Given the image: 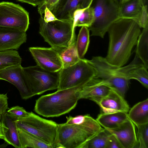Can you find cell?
<instances>
[{
  "label": "cell",
  "instance_id": "1",
  "mask_svg": "<svg viewBox=\"0 0 148 148\" xmlns=\"http://www.w3.org/2000/svg\"><path fill=\"white\" fill-rule=\"evenodd\" d=\"M140 28L135 21L124 18L111 25L107 32L109 41L105 58L108 63L119 67L127 63L133 48L137 44Z\"/></svg>",
  "mask_w": 148,
  "mask_h": 148
},
{
  "label": "cell",
  "instance_id": "2",
  "mask_svg": "<svg viewBox=\"0 0 148 148\" xmlns=\"http://www.w3.org/2000/svg\"><path fill=\"white\" fill-rule=\"evenodd\" d=\"M83 86L57 90L42 96L36 100L34 111L46 117H58L69 113L80 99L79 91Z\"/></svg>",
  "mask_w": 148,
  "mask_h": 148
},
{
  "label": "cell",
  "instance_id": "3",
  "mask_svg": "<svg viewBox=\"0 0 148 148\" xmlns=\"http://www.w3.org/2000/svg\"><path fill=\"white\" fill-rule=\"evenodd\" d=\"M104 128L98 122L91 124H58L56 148H81Z\"/></svg>",
  "mask_w": 148,
  "mask_h": 148
},
{
  "label": "cell",
  "instance_id": "4",
  "mask_svg": "<svg viewBox=\"0 0 148 148\" xmlns=\"http://www.w3.org/2000/svg\"><path fill=\"white\" fill-rule=\"evenodd\" d=\"M38 22L39 33L56 50L68 47L76 40L73 21L58 19L47 23L42 15H40Z\"/></svg>",
  "mask_w": 148,
  "mask_h": 148
},
{
  "label": "cell",
  "instance_id": "5",
  "mask_svg": "<svg viewBox=\"0 0 148 148\" xmlns=\"http://www.w3.org/2000/svg\"><path fill=\"white\" fill-rule=\"evenodd\" d=\"M94 20L88 28L91 36L103 38L111 25L121 18L120 3L116 0H92Z\"/></svg>",
  "mask_w": 148,
  "mask_h": 148
},
{
  "label": "cell",
  "instance_id": "6",
  "mask_svg": "<svg viewBox=\"0 0 148 148\" xmlns=\"http://www.w3.org/2000/svg\"><path fill=\"white\" fill-rule=\"evenodd\" d=\"M17 127L36 136L52 148H56L58 124L33 112L15 120Z\"/></svg>",
  "mask_w": 148,
  "mask_h": 148
},
{
  "label": "cell",
  "instance_id": "7",
  "mask_svg": "<svg viewBox=\"0 0 148 148\" xmlns=\"http://www.w3.org/2000/svg\"><path fill=\"white\" fill-rule=\"evenodd\" d=\"M58 90L84 85L95 78L96 72L88 60L80 59L75 64L59 71Z\"/></svg>",
  "mask_w": 148,
  "mask_h": 148
},
{
  "label": "cell",
  "instance_id": "8",
  "mask_svg": "<svg viewBox=\"0 0 148 148\" xmlns=\"http://www.w3.org/2000/svg\"><path fill=\"white\" fill-rule=\"evenodd\" d=\"M88 61L95 70V78L105 80L110 88L125 98L130 80L121 75L119 67L110 64L105 58L100 56L93 57Z\"/></svg>",
  "mask_w": 148,
  "mask_h": 148
},
{
  "label": "cell",
  "instance_id": "9",
  "mask_svg": "<svg viewBox=\"0 0 148 148\" xmlns=\"http://www.w3.org/2000/svg\"><path fill=\"white\" fill-rule=\"evenodd\" d=\"M34 96L57 89L59 84V71L51 72L36 65L23 67Z\"/></svg>",
  "mask_w": 148,
  "mask_h": 148
},
{
  "label": "cell",
  "instance_id": "10",
  "mask_svg": "<svg viewBox=\"0 0 148 148\" xmlns=\"http://www.w3.org/2000/svg\"><path fill=\"white\" fill-rule=\"evenodd\" d=\"M29 24V13L21 5L11 2H0V27L17 29L26 32Z\"/></svg>",
  "mask_w": 148,
  "mask_h": 148
},
{
  "label": "cell",
  "instance_id": "11",
  "mask_svg": "<svg viewBox=\"0 0 148 148\" xmlns=\"http://www.w3.org/2000/svg\"><path fill=\"white\" fill-rule=\"evenodd\" d=\"M0 80L6 81L14 85L23 99L26 100L34 96L21 65L12 66L0 71Z\"/></svg>",
  "mask_w": 148,
  "mask_h": 148
},
{
  "label": "cell",
  "instance_id": "12",
  "mask_svg": "<svg viewBox=\"0 0 148 148\" xmlns=\"http://www.w3.org/2000/svg\"><path fill=\"white\" fill-rule=\"evenodd\" d=\"M29 50L37 65L51 72H58L63 68V65L58 53L51 47H30Z\"/></svg>",
  "mask_w": 148,
  "mask_h": 148
},
{
  "label": "cell",
  "instance_id": "13",
  "mask_svg": "<svg viewBox=\"0 0 148 148\" xmlns=\"http://www.w3.org/2000/svg\"><path fill=\"white\" fill-rule=\"evenodd\" d=\"M92 1V0H59L50 11L58 19L73 21L75 11L90 6Z\"/></svg>",
  "mask_w": 148,
  "mask_h": 148
},
{
  "label": "cell",
  "instance_id": "14",
  "mask_svg": "<svg viewBox=\"0 0 148 148\" xmlns=\"http://www.w3.org/2000/svg\"><path fill=\"white\" fill-rule=\"evenodd\" d=\"M106 130L116 137L122 148L136 147L137 139L135 125L129 118L118 127Z\"/></svg>",
  "mask_w": 148,
  "mask_h": 148
},
{
  "label": "cell",
  "instance_id": "15",
  "mask_svg": "<svg viewBox=\"0 0 148 148\" xmlns=\"http://www.w3.org/2000/svg\"><path fill=\"white\" fill-rule=\"evenodd\" d=\"M104 80L95 78L84 85L79 91V97L92 100L98 104L111 89Z\"/></svg>",
  "mask_w": 148,
  "mask_h": 148
},
{
  "label": "cell",
  "instance_id": "16",
  "mask_svg": "<svg viewBox=\"0 0 148 148\" xmlns=\"http://www.w3.org/2000/svg\"><path fill=\"white\" fill-rule=\"evenodd\" d=\"M26 40L25 32L16 28L0 27V51L17 50Z\"/></svg>",
  "mask_w": 148,
  "mask_h": 148
},
{
  "label": "cell",
  "instance_id": "17",
  "mask_svg": "<svg viewBox=\"0 0 148 148\" xmlns=\"http://www.w3.org/2000/svg\"><path fill=\"white\" fill-rule=\"evenodd\" d=\"M97 104L100 108L101 113H111L120 112L128 113L130 109L124 97L112 89L101 99Z\"/></svg>",
  "mask_w": 148,
  "mask_h": 148
},
{
  "label": "cell",
  "instance_id": "18",
  "mask_svg": "<svg viewBox=\"0 0 148 148\" xmlns=\"http://www.w3.org/2000/svg\"><path fill=\"white\" fill-rule=\"evenodd\" d=\"M136 55L133 61L128 65L120 67L121 74L127 79H134L139 81L144 87L148 88L147 69Z\"/></svg>",
  "mask_w": 148,
  "mask_h": 148
},
{
  "label": "cell",
  "instance_id": "19",
  "mask_svg": "<svg viewBox=\"0 0 148 148\" xmlns=\"http://www.w3.org/2000/svg\"><path fill=\"white\" fill-rule=\"evenodd\" d=\"M1 121L4 127V140L8 145L16 148H21L17 127L15 122L16 119L7 112L1 116Z\"/></svg>",
  "mask_w": 148,
  "mask_h": 148
},
{
  "label": "cell",
  "instance_id": "20",
  "mask_svg": "<svg viewBox=\"0 0 148 148\" xmlns=\"http://www.w3.org/2000/svg\"><path fill=\"white\" fill-rule=\"evenodd\" d=\"M127 115L137 127L148 123V99L135 105L129 110Z\"/></svg>",
  "mask_w": 148,
  "mask_h": 148
},
{
  "label": "cell",
  "instance_id": "21",
  "mask_svg": "<svg viewBox=\"0 0 148 148\" xmlns=\"http://www.w3.org/2000/svg\"><path fill=\"white\" fill-rule=\"evenodd\" d=\"M128 118L127 113L120 112L111 113H101L96 120L104 128L109 129L118 127Z\"/></svg>",
  "mask_w": 148,
  "mask_h": 148
},
{
  "label": "cell",
  "instance_id": "22",
  "mask_svg": "<svg viewBox=\"0 0 148 148\" xmlns=\"http://www.w3.org/2000/svg\"><path fill=\"white\" fill-rule=\"evenodd\" d=\"M143 5L142 0H128L120 3L121 18L131 19L137 23Z\"/></svg>",
  "mask_w": 148,
  "mask_h": 148
},
{
  "label": "cell",
  "instance_id": "23",
  "mask_svg": "<svg viewBox=\"0 0 148 148\" xmlns=\"http://www.w3.org/2000/svg\"><path fill=\"white\" fill-rule=\"evenodd\" d=\"M76 42V40L68 47L61 48L56 50L61 60L63 68L71 66L80 60L77 51Z\"/></svg>",
  "mask_w": 148,
  "mask_h": 148
},
{
  "label": "cell",
  "instance_id": "24",
  "mask_svg": "<svg viewBox=\"0 0 148 148\" xmlns=\"http://www.w3.org/2000/svg\"><path fill=\"white\" fill-rule=\"evenodd\" d=\"M136 50V55L148 69V26L143 28L137 40Z\"/></svg>",
  "mask_w": 148,
  "mask_h": 148
},
{
  "label": "cell",
  "instance_id": "25",
  "mask_svg": "<svg viewBox=\"0 0 148 148\" xmlns=\"http://www.w3.org/2000/svg\"><path fill=\"white\" fill-rule=\"evenodd\" d=\"M17 129L21 148H52L34 135L18 127Z\"/></svg>",
  "mask_w": 148,
  "mask_h": 148
},
{
  "label": "cell",
  "instance_id": "26",
  "mask_svg": "<svg viewBox=\"0 0 148 148\" xmlns=\"http://www.w3.org/2000/svg\"><path fill=\"white\" fill-rule=\"evenodd\" d=\"M22 59L17 51H0V71L7 68L21 65Z\"/></svg>",
  "mask_w": 148,
  "mask_h": 148
},
{
  "label": "cell",
  "instance_id": "27",
  "mask_svg": "<svg viewBox=\"0 0 148 148\" xmlns=\"http://www.w3.org/2000/svg\"><path fill=\"white\" fill-rule=\"evenodd\" d=\"M91 6V5H90ZM89 6L86 8L80 14L75 13L73 15V27H90L94 20V14L93 8Z\"/></svg>",
  "mask_w": 148,
  "mask_h": 148
},
{
  "label": "cell",
  "instance_id": "28",
  "mask_svg": "<svg viewBox=\"0 0 148 148\" xmlns=\"http://www.w3.org/2000/svg\"><path fill=\"white\" fill-rule=\"evenodd\" d=\"M89 30L88 28L82 26L79 30L76 42V47L80 59L84 58L88 47L89 42Z\"/></svg>",
  "mask_w": 148,
  "mask_h": 148
},
{
  "label": "cell",
  "instance_id": "29",
  "mask_svg": "<svg viewBox=\"0 0 148 148\" xmlns=\"http://www.w3.org/2000/svg\"><path fill=\"white\" fill-rule=\"evenodd\" d=\"M110 134L104 128L85 143L81 148H106L108 139Z\"/></svg>",
  "mask_w": 148,
  "mask_h": 148
},
{
  "label": "cell",
  "instance_id": "30",
  "mask_svg": "<svg viewBox=\"0 0 148 148\" xmlns=\"http://www.w3.org/2000/svg\"><path fill=\"white\" fill-rule=\"evenodd\" d=\"M136 147L148 148V123L137 126Z\"/></svg>",
  "mask_w": 148,
  "mask_h": 148
},
{
  "label": "cell",
  "instance_id": "31",
  "mask_svg": "<svg viewBox=\"0 0 148 148\" xmlns=\"http://www.w3.org/2000/svg\"><path fill=\"white\" fill-rule=\"evenodd\" d=\"M7 112L16 120L27 116L28 112L22 107L16 106L9 108Z\"/></svg>",
  "mask_w": 148,
  "mask_h": 148
},
{
  "label": "cell",
  "instance_id": "32",
  "mask_svg": "<svg viewBox=\"0 0 148 148\" xmlns=\"http://www.w3.org/2000/svg\"><path fill=\"white\" fill-rule=\"evenodd\" d=\"M137 23L140 28H143L148 26V14L147 5H143Z\"/></svg>",
  "mask_w": 148,
  "mask_h": 148
},
{
  "label": "cell",
  "instance_id": "33",
  "mask_svg": "<svg viewBox=\"0 0 148 148\" xmlns=\"http://www.w3.org/2000/svg\"><path fill=\"white\" fill-rule=\"evenodd\" d=\"M59 0H42L38 5V10L40 15H43L46 7L50 10Z\"/></svg>",
  "mask_w": 148,
  "mask_h": 148
},
{
  "label": "cell",
  "instance_id": "34",
  "mask_svg": "<svg viewBox=\"0 0 148 148\" xmlns=\"http://www.w3.org/2000/svg\"><path fill=\"white\" fill-rule=\"evenodd\" d=\"M7 93H0V116L5 113L8 107V97Z\"/></svg>",
  "mask_w": 148,
  "mask_h": 148
},
{
  "label": "cell",
  "instance_id": "35",
  "mask_svg": "<svg viewBox=\"0 0 148 148\" xmlns=\"http://www.w3.org/2000/svg\"><path fill=\"white\" fill-rule=\"evenodd\" d=\"M106 148H122L116 137L111 134L107 141Z\"/></svg>",
  "mask_w": 148,
  "mask_h": 148
},
{
  "label": "cell",
  "instance_id": "36",
  "mask_svg": "<svg viewBox=\"0 0 148 148\" xmlns=\"http://www.w3.org/2000/svg\"><path fill=\"white\" fill-rule=\"evenodd\" d=\"M43 18L45 21L47 23L58 19L47 7L45 8V10Z\"/></svg>",
  "mask_w": 148,
  "mask_h": 148
},
{
  "label": "cell",
  "instance_id": "37",
  "mask_svg": "<svg viewBox=\"0 0 148 148\" xmlns=\"http://www.w3.org/2000/svg\"><path fill=\"white\" fill-rule=\"evenodd\" d=\"M22 3H26L36 7L39 5L42 0H16Z\"/></svg>",
  "mask_w": 148,
  "mask_h": 148
},
{
  "label": "cell",
  "instance_id": "38",
  "mask_svg": "<svg viewBox=\"0 0 148 148\" xmlns=\"http://www.w3.org/2000/svg\"><path fill=\"white\" fill-rule=\"evenodd\" d=\"M4 137L3 126L1 121H0V139L4 140Z\"/></svg>",
  "mask_w": 148,
  "mask_h": 148
},
{
  "label": "cell",
  "instance_id": "39",
  "mask_svg": "<svg viewBox=\"0 0 148 148\" xmlns=\"http://www.w3.org/2000/svg\"><path fill=\"white\" fill-rule=\"evenodd\" d=\"M8 145V144H3L0 145V148H4L6 147L7 145Z\"/></svg>",
  "mask_w": 148,
  "mask_h": 148
},
{
  "label": "cell",
  "instance_id": "40",
  "mask_svg": "<svg viewBox=\"0 0 148 148\" xmlns=\"http://www.w3.org/2000/svg\"><path fill=\"white\" fill-rule=\"evenodd\" d=\"M144 5H147L148 0H142Z\"/></svg>",
  "mask_w": 148,
  "mask_h": 148
},
{
  "label": "cell",
  "instance_id": "41",
  "mask_svg": "<svg viewBox=\"0 0 148 148\" xmlns=\"http://www.w3.org/2000/svg\"><path fill=\"white\" fill-rule=\"evenodd\" d=\"M128 0H120V4Z\"/></svg>",
  "mask_w": 148,
  "mask_h": 148
},
{
  "label": "cell",
  "instance_id": "42",
  "mask_svg": "<svg viewBox=\"0 0 148 148\" xmlns=\"http://www.w3.org/2000/svg\"><path fill=\"white\" fill-rule=\"evenodd\" d=\"M119 2L120 3V0H116Z\"/></svg>",
  "mask_w": 148,
  "mask_h": 148
}]
</instances>
